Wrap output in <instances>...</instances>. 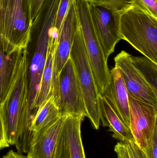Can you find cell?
I'll return each instance as SVG.
<instances>
[{
    "label": "cell",
    "mask_w": 157,
    "mask_h": 158,
    "mask_svg": "<svg viewBox=\"0 0 157 158\" xmlns=\"http://www.w3.org/2000/svg\"><path fill=\"white\" fill-rule=\"evenodd\" d=\"M27 48L18 51L13 74L4 99L2 109L6 142L15 146L18 153H28L33 133L32 118L29 109Z\"/></svg>",
    "instance_id": "cell-1"
},
{
    "label": "cell",
    "mask_w": 157,
    "mask_h": 158,
    "mask_svg": "<svg viewBox=\"0 0 157 158\" xmlns=\"http://www.w3.org/2000/svg\"><path fill=\"white\" fill-rule=\"evenodd\" d=\"M33 23L29 0H0V39L15 51L26 49Z\"/></svg>",
    "instance_id": "cell-2"
},
{
    "label": "cell",
    "mask_w": 157,
    "mask_h": 158,
    "mask_svg": "<svg viewBox=\"0 0 157 158\" xmlns=\"http://www.w3.org/2000/svg\"><path fill=\"white\" fill-rule=\"evenodd\" d=\"M120 32L122 40L157 64V19L132 6L121 15Z\"/></svg>",
    "instance_id": "cell-3"
},
{
    "label": "cell",
    "mask_w": 157,
    "mask_h": 158,
    "mask_svg": "<svg viewBox=\"0 0 157 158\" xmlns=\"http://www.w3.org/2000/svg\"><path fill=\"white\" fill-rule=\"evenodd\" d=\"M71 59L81 89L85 107L86 117L96 130L99 129L102 120L100 104V94L78 25L70 52Z\"/></svg>",
    "instance_id": "cell-4"
},
{
    "label": "cell",
    "mask_w": 157,
    "mask_h": 158,
    "mask_svg": "<svg viewBox=\"0 0 157 158\" xmlns=\"http://www.w3.org/2000/svg\"><path fill=\"white\" fill-rule=\"evenodd\" d=\"M57 11V6L49 4L43 7L38 18L42 23L29 70V109L32 119L35 102L47 60L49 42L55 30Z\"/></svg>",
    "instance_id": "cell-5"
},
{
    "label": "cell",
    "mask_w": 157,
    "mask_h": 158,
    "mask_svg": "<svg viewBox=\"0 0 157 158\" xmlns=\"http://www.w3.org/2000/svg\"><path fill=\"white\" fill-rule=\"evenodd\" d=\"M79 25L97 87L101 94L110 81V71L92 23L89 3L85 0H75Z\"/></svg>",
    "instance_id": "cell-6"
},
{
    "label": "cell",
    "mask_w": 157,
    "mask_h": 158,
    "mask_svg": "<svg viewBox=\"0 0 157 158\" xmlns=\"http://www.w3.org/2000/svg\"><path fill=\"white\" fill-rule=\"evenodd\" d=\"M55 102L61 117H86L82 92L73 64L70 58L59 76L58 94Z\"/></svg>",
    "instance_id": "cell-7"
},
{
    "label": "cell",
    "mask_w": 157,
    "mask_h": 158,
    "mask_svg": "<svg viewBox=\"0 0 157 158\" xmlns=\"http://www.w3.org/2000/svg\"><path fill=\"white\" fill-rule=\"evenodd\" d=\"M78 25L79 19L75 0H70L68 10L59 32L54 52L51 94L55 99L58 94L59 76L70 57V52Z\"/></svg>",
    "instance_id": "cell-8"
},
{
    "label": "cell",
    "mask_w": 157,
    "mask_h": 158,
    "mask_svg": "<svg viewBox=\"0 0 157 158\" xmlns=\"http://www.w3.org/2000/svg\"><path fill=\"white\" fill-rule=\"evenodd\" d=\"M89 11L96 34L107 60L114 52L116 44L121 40L120 17L116 13L102 6L89 3Z\"/></svg>",
    "instance_id": "cell-9"
},
{
    "label": "cell",
    "mask_w": 157,
    "mask_h": 158,
    "mask_svg": "<svg viewBox=\"0 0 157 158\" xmlns=\"http://www.w3.org/2000/svg\"><path fill=\"white\" fill-rule=\"evenodd\" d=\"M130 111V129L136 143L144 151L157 126V106L128 94Z\"/></svg>",
    "instance_id": "cell-10"
},
{
    "label": "cell",
    "mask_w": 157,
    "mask_h": 158,
    "mask_svg": "<svg viewBox=\"0 0 157 158\" xmlns=\"http://www.w3.org/2000/svg\"><path fill=\"white\" fill-rule=\"evenodd\" d=\"M131 56L129 53L122 51L114 58L115 66L120 70L128 94L148 104L157 106V94L133 64Z\"/></svg>",
    "instance_id": "cell-11"
},
{
    "label": "cell",
    "mask_w": 157,
    "mask_h": 158,
    "mask_svg": "<svg viewBox=\"0 0 157 158\" xmlns=\"http://www.w3.org/2000/svg\"><path fill=\"white\" fill-rule=\"evenodd\" d=\"M85 117H65L57 139L53 158H86L81 126Z\"/></svg>",
    "instance_id": "cell-12"
},
{
    "label": "cell",
    "mask_w": 157,
    "mask_h": 158,
    "mask_svg": "<svg viewBox=\"0 0 157 158\" xmlns=\"http://www.w3.org/2000/svg\"><path fill=\"white\" fill-rule=\"evenodd\" d=\"M100 95L106 99L123 123L130 129L128 93L121 74L116 67L110 71L109 83Z\"/></svg>",
    "instance_id": "cell-13"
},
{
    "label": "cell",
    "mask_w": 157,
    "mask_h": 158,
    "mask_svg": "<svg viewBox=\"0 0 157 158\" xmlns=\"http://www.w3.org/2000/svg\"><path fill=\"white\" fill-rule=\"evenodd\" d=\"M65 117H61L54 122L33 134L28 157L53 158L57 139Z\"/></svg>",
    "instance_id": "cell-14"
},
{
    "label": "cell",
    "mask_w": 157,
    "mask_h": 158,
    "mask_svg": "<svg viewBox=\"0 0 157 158\" xmlns=\"http://www.w3.org/2000/svg\"><path fill=\"white\" fill-rule=\"evenodd\" d=\"M100 104L102 124L109 127V131L113 133L112 137L121 142L135 141L130 129L121 120L106 99L100 94Z\"/></svg>",
    "instance_id": "cell-15"
},
{
    "label": "cell",
    "mask_w": 157,
    "mask_h": 158,
    "mask_svg": "<svg viewBox=\"0 0 157 158\" xmlns=\"http://www.w3.org/2000/svg\"><path fill=\"white\" fill-rule=\"evenodd\" d=\"M57 43V41L50 39L47 60L41 77L39 90L35 102L34 114L39 106L52 95L53 59Z\"/></svg>",
    "instance_id": "cell-16"
},
{
    "label": "cell",
    "mask_w": 157,
    "mask_h": 158,
    "mask_svg": "<svg viewBox=\"0 0 157 158\" xmlns=\"http://www.w3.org/2000/svg\"><path fill=\"white\" fill-rule=\"evenodd\" d=\"M53 95L42 103L34 113L30 130L32 133L51 124L61 118Z\"/></svg>",
    "instance_id": "cell-17"
},
{
    "label": "cell",
    "mask_w": 157,
    "mask_h": 158,
    "mask_svg": "<svg viewBox=\"0 0 157 158\" xmlns=\"http://www.w3.org/2000/svg\"><path fill=\"white\" fill-rule=\"evenodd\" d=\"M17 52L10 53L5 50L0 39V104L9 86Z\"/></svg>",
    "instance_id": "cell-18"
},
{
    "label": "cell",
    "mask_w": 157,
    "mask_h": 158,
    "mask_svg": "<svg viewBox=\"0 0 157 158\" xmlns=\"http://www.w3.org/2000/svg\"><path fill=\"white\" fill-rule=\"evenodd\" d=\"M131 60L135 68L157 94V64L145 56L131 55Z\"/></svg>",
    "instance_id": "cell-19"
},
{
    "label": "cell",
    "mask_w": 157,
    "mask_h": 158,
    "mask_svg": "<svg viewBox=\"0 0 157 158\" xmlns=\"http://www.w3.org/2000/svg\"><path fill=\"white\" fill-rule=\"evenodd\" d=\"M114 151L118 158H147L144 151L135 141L119 142L115 145Z\"/></svg>",
    "instance_id": "cell-20"
},
{
    "label": "cell",
    "mask_w": 157,
    "mask_h": 158,
    "mask_svg": "<svg viewBox=\"0 0 157 158\" xmlns=\"http://www.w3.org/2000/svg\"><path fill=\"white\" fill-rule=\"evenodd\" d=\"M89 3L102 6L113 12L122 13L132 6L134 0H85Z\"/></svg>",
    "instance_id": "cell-21"
},
{
    "label": "cell",
    "mask_w": 157,
    "mask_h": 158,
    "mask_svg": "<svg viewBox=\"0 0 157 158\" xmlns=\"http://www.w3.org/2000/svg\"><path fill=\"white\" fill-rule=\"evenodd\" d=\"M133 6L157 19V0H134Z\"/></svg>",
    "instance_id": "cell-22"
},
{
    "label": "cell",
    "mask_w": 157,
    "mask_h": 158,
    "mask_svg": "<svg viewBox=\"0 0 157 158\" xmlns=\"http://www.w3.org/2000/svg\"><path fill=\"white\" fill-rule=\"evenodd\" d=\"M70 0H61L57 11V16L55 24V29L59 33L62 24L65 17L69 7Z\"/></svg>",
    "instance_id": "cell-23"
},
{
    "label": "cell",
    "mask_w": 157,
    "mask_h": 158,
    "mask_svg": "<svg viewBox=\"0 0 157 158\" xmlns=\"http://www.w3.org/2000/svg\"><path fill=\"white\" fill-rule=\"evenodd\" d=\"M147 158H157V126L144 150Z\"/></svg>",
    "instance_id": "cell-24"
},
{
    "label": "cell",
    "mask_w": 157,
    "mask_h": 158,
    "mask_svg": "<svg viewBox=\"0 0 157 158\" xmlns=\"http://www.w3.org/2000/svg\"><path fill=\"white\" fill-rule=\"evenodd\" d=\"M31 8V17L33 26L37 23L44 0H29Z\"/></svg>",
    "instance_id": "cell-25"
},
{
    "label": "cell",
    "mask_w": 157,
    "mask_h": 158,
    "mask_svg": "<svg viewBox=\"0 0 157 158\" xmlns=\"http://www.w3.org/2000/svg\"><path fill=\"white\" fill-rule=\"evenodd\" d=\"M9 145L6 142L4 127L3 119L2 109L0 106V151L3 148L8 147Z\"/></svg>",
    "instance_id": "cell-26"
},
{
    "label": "cell",
    "mask_w": 157,
    "mask_h": 158,
    "mask_svg": "<svg viewBox=\"0 0 157 158\" xmlns=\"http://www.w3.org/2000/svg\"><path fill=\"white\" fill-rule=\"evenodd\" d=\"M2 158H29L27 156H23L20 153H17L13 150H11L6 154V155L4 156Z\"/></svg>",
    "instance_id": "cell-27"
}]
</instances>
